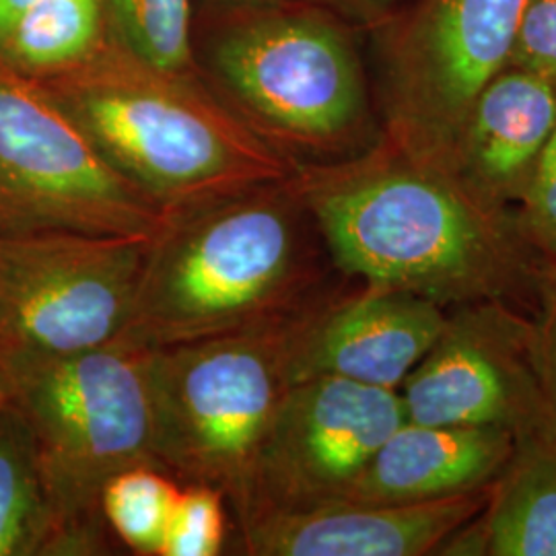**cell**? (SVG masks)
Wrapping results in <instances>:
<instances>
[{
    "mask_svg": "<svg viewBox=\"0 0 556 556\" xmlns=\"http://www.w3.org/2000/svg\"><path fill=\"white\" fill-rule=\"evenodd\" d=\"M555 126V85L507 64L478 93L443 174L478 206L516 215Z\"/></svg>",
    "mask_w": 556,
    "mask_h": 556,
    "instance_id": "5bb4252c",
    "label": "cell"
},
{
    "mask_svg": "<svg viewBox=\"0 0 556 556\" xmlns=\"http://www.w3.org/2000/svg\"><path fill=\"white\" fill-rule=\"evenodd\" d=\"M447 316L435 301L402 289H337L299 321L291 381L330 376L400 390L441 337Z\"/></svg>",
    "mask_w": 556,
    "mask_h": 556,
    "instance_id": "7c38bea8",
    "label": "cell"
},
{
    "mask_svg": "<svg viewBox=\"0 0 556 556\" xmlns=\"http://www.w3.org/2000/svg\"><path fill=\"white\" fill-rule=\"evenodd\" d=\"M538 361L556 422V270H546L538 291Z\"/></svg>",
    "mask_w": 556,
    "mask_h": 556,
    "instance_id": "cb8c5ba5",
    "label": "cell"
},
{
    "mask_svg": "<svg viewBox=\"0 0 556 556\" xmlns=\"http://www.w3.org/2000/svg\"><path fill=\"white\" fill-rule=\"evenodd\" d=\"M108 40L124 52L167 71L200 73L192 0H103Z\"/></svg>",
    "mask_w": 556,
    "mask_h": 556,
    "instance_id": "d6986e66",
    "label": "cell"
},
{
    "mask_svg": "<svg viewBox=\"0 0 556 556\" xmlns=\"http://www.w3.org/2000/svg\"><path fill=\"white\" fill-rule=\"evenodd\" d=\"M40 83L165 213L298 172L200 73L161 71L110 40L79 66Z\"/></svg>",
    "mask_w": 556,
    "mask_h": 556,
    "instance_id": "277c9868",
    "label": "cell"
},
{
    "mask_svg": "<svg viewBox=\"0 0 556 556\" xmlns=\"http://www.w3.org/2000/svg\"><path fill=\"white\" fill-rule=\"evenodd\" d=\"M36 2L40 0H0V43Z\"/></svg>",
    "mask_w": 556,
    "mask_h": 556,
    "instance_id": "484cf974",
    "label": "cell"
},
{
    "mask_svg": "<svg viewBox=\"0 0 556 556\" xmlns=\"http://www.w3.org/2000/svg\"><path fill=\"white\" fill-rule=\"evenodd\" d=\"M295 184L344 277L441 307L538 303L544 268L516 215L478 206L447 176L383 139L351 160L299 165Z\"/></svg>",
    "mask_w": 556,
    "mask_h": 556,
    "instance_id": "6da1fadb",
    "label": "cell"
},
{
    "mask_svg": "<svg viewBox=\"0 0 556 556\" xmlns=\"http://www.w3.org/2000/svg\"><path fill=\"white\" fill-rule=\"evenodd\" d=\"M491 486L422 503H332L239 528L250 556H425L484 509Z\"/></svg>",
    "mask_w": 556,
    "mask_h": 556,
    "instance_id": "4fadbf2b",
    "label": "cell"
},
{
    "mask_svg": "<svg viewBox=\"0 0 556 556\" xmlns=\"http://www.w3.org/2000/svg\"><path fill=\"white\" fill-rule=\"evenodd\" d=\"M200 75L295 165L351 160L383 139L357 29L314 0L219 7Z\"/></svg>",
    "mask_w": 556,
    "mask_h": 556,
    "instance_id": "3957f363",
    "label": "cell"
},
{
    "mask_svg": "<svg viewBox=\"0 0 556 556\" xmlns=\"http://www.w3.org/2000/svg\"><path fill=\"white\" fill-rule=\"evenodd\" d=\"M9 402H11V383H9L7 374H4L2 367H0V410H2Z\"/></svg>",
    "mask_w": 556,
    "mask_h": 556,
    "instance_id": "4316f807",
    "label": "cell"
},
{
    "mask_svg": "<svg viewBox=\"0 0 556 556\" xmlns=\"http://www.w3.org/2000/svg\"><path fill=\"white\" fill-rule=\"evenodd\" d=\"M404 420L397 390L330 376L291 383L262 439L250 516L238 530L258 517L342 501Z\"/></svg>",
    "mask_w": 556,
    "mask_h": 556,
    "instance_id": "8fae6325",
    "label": "cell"
},
{
    "mask_svg": "<svg viewBox=\"0 0 556 556\" xmlns=\"http://www.w3.org/2000/svg\"><path fill=\"white\" fill-rule=\"evenodd\" d=\"M108 41L103 0H40L0 43V64L29 79L62 75Z\"/></svg>",
    "mask_w": 556,
    "mask_h": 556,
    "instance_id": "e0dca14e",
    "label": "cell"
},
{
    "mask_svg": "<svg viewBox=\"0 0 556 556\" xmlns=\"http://www.w3.org/2000/svg\"><path fill=\"white\" fill-rule=\"evenodd\" d=\"M332 9L342 20L353 23L361 31H371L390 20L410 0H314Z\"/></svg>",
    "mask_w": 556,
    "mask_h": 556,
    "instance_id": "d4e9b609",
    "label": "cell"
},
{
    "mask_svg": "<svg viewBox=\"0 0 556 556\" xmlns=\"http://www.w3.org/2000/svg\"><path fill=\"white\" fill-rule=\"evenodd\" d=\"M227 501L206 484H181L161 556H217L225 553Z\"/></svg>",
    "mask_w": 556,
    "mask_h": 556,
    "instance_id": "44dd1931",
    "label": "cell"
},
{
    "mask_svg": "<svg viewBox=\"0 0 556 556\" xmlns=\"http://www.w3.org/2000/svg\"><path fill=\"white\" fill-rule=\"evenodd\" d=\"M217 7H239V4H256V2H268V0H211Z\"/></svg>",
    "mask_w": 556,
    "mask_h": 556,
    "instance_id": "83f0119b",
    "label": "cell"
},
{
    "mask_svg": "<svg viewBox=\"0 0 556 556\" xmlns=\"http://www.w3.org/2000/svg\"><path fill=\"white\" fill-rule=\"evenodd\" d=\"M151 236H0V367L71 357L126 332Z\"/></svg>",
    "mask_w": 556,
    "mask_h": 556,
    "instance_id": "9c48e42d",
    "label": "cell"
},
{
    "mask_svg": "<svg viewBox=\"0 0 556 556\" xmlns=\"http://www.w3.org/2000/svg\"><path fill=\"white\" fill-rule=\"evenodd\" d=\"M303 316L147 353L153 456L179 484L220 491L238 526L250 516L262 439L293 383Z\"/></svg>",
    "mask_w": 556,
    "mask_h": 556,
    "instance_id": "8992f818",
    "label": "cell"
},
{
    "mask_svg": "<svg viewBox=\"0 0 556 556\" xmlns=\"http://www.w3.org/2000/svg\"><path fill=\"white\" fill-rule=\"evenodd\" d=\"M330 268L295 174L167 211L122 337L161 349L278 326L337 291Z\"/></svg>",
    "mask_w": 556,
    "mask_h": 556,
    "instance_id": "7a4b0ae2",
    "label": "cell"
},
{
    "mask_svg": "<svg viewBox=\"0 0 556 556\" xmlns=\"http://www.w3.org/2000/svg\"><path fill=\"white\" fill-rule=\"evenodd\" d=\"M516 225L544 273L556 270V126L516 208Z\"/></svg>",
    "mask_w": 556,
    "mask_h": 556,
    "instance_id": "7402d4cb",
    "label": "cell"
},
{
    "mask_svg": "<svg viewBox=\"0 0 556 556\" xmlns=\"http://www.w3.org/2000/svg\"><path fill=\"white\" fill-rule=\"evenodd\" d=\"M509 64L556 87V0H526Z\"/></svg>",
    "mask_w": 556,
    "mask_h": 556,
    "instance_id": "603a6c76",
    "label": "cell"
},
{
    "mask_svg": "<svg viewBox=\"0 0 556 556\" xmlns=\"http://www.w3.org/2000/svg\"><path fill=\"white\" fill-rule=\"evenodd\" d=\"M523 4L410 0L371 29L383 140L404 157L443 174L478 93L511 60Z\"/></svg>",
    "mask_w": 556,
    "mask_h": 556,
    "instance_id": "52a82bcc",
    "label": "cell"
},
{
    "mask_svg": "<svg viewBox=\"0 0 556 556\" xmlns=\"http://www.w3.org/2000/svg\"><path fill=\"white\" fill-rule=\"evenodd\" d=\"M495 427H445L404 420L338 503H422L491 486L516 447Z\"/></svg>",
    "mask_w": 556,
    "mask_h": 556,
    "instance_id": "9a60e30c",
    "label": "cell"
},
{
    "mask_svg": "<svg viewBox=\"0 0 556 556\" xmlns=\"http://www.w3.org/2000/svg\"><path fill=\"white\" fill-rule=\"evenodd\" d=\"M438 555L556 556V429L516 439L484 509Z\"/></svg>",
    "mask_w": 556,
    "mask_h": 556,
    "instance_id": "2e32d148",
    "label": "cell"
},
{
    "mask_svg": "<svg viewBox=\"0 0 556 556\" xmlns=\"http://www.w3.org/2000/svg\"><path fill=\"white\" fill-rule=\"evenodd\" d=\"M52 534L36 439L9 402L0 410V556H50Z\"/></svg>",
    "mask_w": 556,
    "mask_h": 556,
    "instance_id": "ac0fdd59",
    "label": "cell"
},
{
    "mask_svg": "<svg viewBox=\"0 0 556 556\" xmlns=\"http://www.w3.org/2000/svg\"><path fill=\"white\" fill-rule=\"evenodd\" d=\"M149 349L119 337L7 374L27 420L52 509L50 556L112 555L101 493L126 468L157 466L147 388Z\"/></svg>",
    "mask_w": 556,
    "mask_h": 556,
    "instance_id": "5b68a950",
    "label": "cell"
},
{
    "mask_svg": "<svg viewBox=\"0 0 556 556\" xmlns=\"http://www.w3.org/2000/svg\"><path fill=\"white\" fill-rule=\"evenodd\" d=\"M163 217L40 80L0 64V236H153Z\"/></svg>",
    "mask_w": 556,
    "mask_h": 556,
    "instance_id": "ba28073f",
    "label": "cell"
},
{
    "mask_svg": "<svg viewBox=\"0 0 556 556\" xmlns=\"http://www.w3.org/2000/svg\"><path fill=\"white\" fill-rule=\"evenodd\" d=\"M397 392L418 425L495 427L516 438L556 429L534 319L505 301L456 307Z\"/></svg>",
    "mask_w": 556,
    "mask_h": 556,
    "instance_id": "30bf717a",
    "label": "cell"
},
{
    "mask_svg": "<svg viewBox=\"0 0 556 556\" xmlns=\"http://www.w3.org/2000/svg\"><path fill=\"white\" fill-rule=\"evenodd\" d=\"M179 489L176 478L151 464L112 478L101 493V511L114 540L135 555L161 556Z\"/></svg>",
    "mask_w": 556,
    "mask_h": 556,
    "instance_id": "ffe728a7",
    "label": "cell"
}]
</instances>
